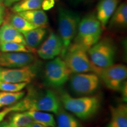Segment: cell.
Listing matches in <instances>:
<instances>
[{
	"label": "cell",
	"instance_id": "cell-1",
	"mask_svg": "<svg viewBox=\"0 0 127 127\" xmlns=\"http://www.w3.org/2000/svg\"><path fill=\"white\" fill-rule=\"evenodd\" d=\"M60 99L65 109L82 120L93 117L101 105V99L97 96L87 95L75 98L66 92H63Z\"/></svg>",
	"mask_w": 127,
	"mask_h": 127
},
{
	"label": "cell",
	"instance_id": "cell-2",
	"mask_svg": "<svg viewBox=\"0 0 127 127\" xmlns=\"http://www.w3.org/2000/svg\"><path fill=\"white\" fill-rule=\"evenodd\" d=\"M20 111H41L57 114L62 108L60 98L50 90L31 93L18 102Z\"/></svg>",
	"mask_w": 127,
	"mask_h": 127
},
{
	"label": "cell",
	"instance_id": "cell-3",
	"mask_svg": "<svg viewBox=\"0 0 127 127\" xmlns=\"http://www.w3.org/2000/svg\"><path fill=\"white\" fill-rule=\"evenodd\" d=\"M102 29L96 15L94 13L89 14L79 21L74 43L88 51L99 40Z\"/></svg>",
	"mask_w": 127,
	"mask_h": 127
},
{
	"label": "cell",
	"instance_id": "cell-4",
	"mask_svg": "<svg viewBox=\"0 0 127 127\" xmlns=\"http://www.w3.org/2000/svg\"><path fill=\"white\" fill-rule=\"evenodd\" d=\"M58 31L63 44L61 56L64 57L77 34L81 19L79 14L65 8H58Z\"/></svg>",
	"mask_w": 127,
	"mask_h": 127
},
{
	"label": "cell",
	"instance_id": "cell-5",
	"mask_svg": "<svg viewBox=\"0 0 127 127\" xmlns=\"http://www.w3.org/2000/svg\"><path fill=\"white\" fill-rule=\"evenodd\" d=\"M71 73H95L96 66L92 63L87 51L75 43L71 44L63 57Z\"/></svg>",
	"mask_w": 127,
	"mask_h": 127
},
{
	"label": "cell",
	"instance_id": "cell-6",
	"mask_svg": "<svg viewBox=\"0 0 127 127\" xmlns=\"http://www.w3.org/2000/svg\"><path fill=\"white\" fill-rule=\"evenodd\" d=\"M87 52L92 63L97 67L105 68L114 64L115 46L110 38L99 40Z\"/></svg>",
	"mask_w": 127,
	"mask_h": 127
},
{
	"label": "cell",
	"instance_id": "cell-7",
	"mask_svg": "<svg viewBox=\"0 0 127 127\" xmlns=\"http://www.w3.org/2000/svg\"><path fill=\"white\" fill-rule=\"evenodd\" d=\"M71 73L64 59L56 57L46 64L44 78L48 85L59 88L67 82Z\"/></svg>",
	"mask_w": 127,
	"mask_h": 127
},
{
	"label": "cell",
	"instance_id": "cell-8",
	"mask_svg": "<svg viewBox=\"0 0 127 127\" xmlns=\"http://www.w3.org/2000/svg\"><path fill=\"white\" fill-rule=\"evenodd\" d=\"M95 74L102 79L105 86L114 91H120L127 77V66L123 64H112L105 68L96 66Z\"/></svg>",
	"mask_w": 127,
	"mask_h": 127
},
{
	"label": "cell",
	"instance_id": "cell-9",
	"mask_svg": "<svg viewBox=\"0 0 127 127\" xmlns=\"http://www.w3.org/2000/svg\"><path fill=\"white\" fill-rule=\"evenodd\" d=\"M38 72V66L35 64L22 68L0 66V81L11 83L31 82Z\"/></svg>",
	"mask_w": 127,
	"mask_h": 127
},
{
	"label": "cell",
	"instance_id": "cell-10",
	"mask_svg": "<svg viewBox=\"0 0 127 127\" xmlns=\"http://www.w3.org/2000/svg\"><path fill=\"white\" fill-rule=\"evenodd\" d=\"M99 78L95 73H78L72 76L70 86L74 93L78 95H91L99 86Z\"/></svg>",
	"mask_w": 127,
	"mask_h": 127
},
{
	"label": "cell",
	"instance_id": "cell-11",
	"mask_svg": "<svg viewBox=\"0 0 127 127\" xmlns=\"http://www.w3.org/2000/svg\"><path fill=\"white\" fill-rule=\"evenodd\" d=\"M35 57L30 52H2L0 51V66L22 68L34 63Z\"/></svg>",
	"mask_w": 127,
	"mask_h": 127
},
{
	"label": "cell",
	"instance_id": "cell-12",
	"mask_svg": "<svg viewBox=\"0 0 127 127\" xmlns=\"http://www.w3.org/2000/svg\"><path fill=\"white\" fill-rule=\"evenodd\" d=\"M63 44L61 38L56 33L51 32L37 51V54L43 60H52L61 54Z\"/></svg>",
	"mask_w": 127,
	"mask_h": 127
},
{
	"label": "cell",
	"instance_id": "cell-13",
	"mask_svg": "<svg viewBox=\"0 0 127 127\" xmlns=\"http://www.w3.org/2000/svg\"><path fill=\"white\" fill-rule=\"evenodd\" d=\"M121 0H100L96 8V17L104 28L115 12Z\"/></svg>",
	"mask_w": 127,
	"mask_h": 127
},
{
	"label": "cell",
	"instance_id": "cell-14",
	"mask_svg": "<svg viewBox=\"0 0 127 127\" xmlns=\"http://www.w3.org/2000/svg\"><path fill=\"white\" fill-rule=\"evenodd\" d=\"M111 119L106 127H127V105L121 104L110 107Z\"/></svg>",
	"mask_w": 127,
	"mask_h": 127
},
{
	"label": "cell",
	"instance_id": "cell-15",
	"mask_svg": "<svg viewBox=\"0 0 127 127\" xmlns=\"http://www.w3.org/2000/svg\"><path fill=\"white\" fill-rule=\"evenodd\" d=\"M7 42H15L26 45L23 35L9 23H5L0 27V43Z\"/></svg>",
	"mask_w": 127,
	"mask_h": 127
},
{
	"label": "cell",
	"instance_id": "cell-16",
	"mask_svg": "<svg viewBox=\"0 0 127 127\" xmlns=\"http://www.w3.org/2000/svg\"><path fill=\"white\" fill-rule=\"evenodd\" d=\"M109 23V27L115 29H122L127 25V5L123 2L118 5L115 12L111 16Z\"/></svg>",
	"mask_w": 127,
	"mask_h": 127
},
{
	"label": "cell",
	"instance_id": "cell-17",
	"mask_svg": "<svg viewBox=\"0 0 127 127\" xmlns=\"http://www.w3.org/2000/svg\"><path fill=\"white\" fill-rule=\"evenodd\" d=\"M17 14L37 27H46L48 24L47 14L41 9L27 11Z\"/></svg>",
	"mask_w": 127,
	"mask_h": 127
},
{
	"label": "cell",
	"instance_id": "cell-18",
	"mask_svg": "<svg viewBox=\"0 0 127 127\" xmlns=\"http://www.w3.org/2000/svg\"><path fill=\"white\" fill-rule=\"evenodd\" d=\"M46 27H38L23 34L27 46L34 50L41 44L47 34Z\"/></svg>",
	"mask_w": 127,
	"mask_h": 127
},
{
	"label": "cell",
	"instance_id": "cell-19",
	"mask_svg": "<svg viewBox=\"0 0 127 127\" xmlns=\"http://www.w3.org/2000/svg\"><path fill=\"white\" fill-rule=\"evenodd\" d=\"M26 112L31 117L34 123L39 124L45 127H57L56 121L54 115L50 112L35 110L26 111Z\"/></svg>",
	"mask_w": 127,
	"mask_h": 127
},
{
	"label": "cell",
	"instance_id": "cell-20",
	"mask_svg": "<svg viewBox=\"0 0 127 127\" xmlns=\"http://www.w3.org/2000/svg\"><path fill=\"white\" fill-rule=\"evenodd\" d=\"M56 115L57 127H82L79 121L74 116L63 110V108Z\"/></svg>",
	"mask_w": 127,
	"mask_h": 127
},
{
	"label": "cell",
	"instance_id": "cell-21",
	"mask_svg": "<svg viewBox=\"0 0 127 127\" xmlns=\"http://www.w3.org/2000/svg\"><path fill=\"white\" fill-rule=\"evenodd\" d=\"M9 23L22 34H24L30 30L38 28L37 27L32 24L31 23H30L27 20H25L17 13L14 14L11 16Z\"/></svg>",
	"mask_w": 127,
	"mask_h": 127
},
{
	"label": "cell",
	"instance_id": "cell-22",
	"mask_svg": "<svg viewBox=\"0 0 127 127\" xmlns=\"http://www.w3.org/2000/svg\"><path fill=\"white\" fill-rule=\"evenodd\" d=\"M25 91H21L17 93H7L0 91V109L12 105L24 97Z\"/></svg>",
	"mask_w": 127,
	"mask_h": 127
},
{
	"label": "cell",
	"instance_id": "cell-23",
	"mask_svg": "<svg viewBox=\"0 0 127 127\" xmlns=\"http://www.w3.org/2000/svg\"><path fill=\"white\" fill-rule=\"evenodd\" d=\"M43 0H21L12 7V11L15 13L27 11L40 9Z\"/></svg>",
	"mask_w": 127,
	"mask_h": 127
},
{
	"label": "cell",
	"instance_id": "cell-24",
	"mask_svg": "<svg viewBox=\"0 0 127 127\" xmlns=\"http://www.w3.org/2000/svg\"><path fill=\"white\" fill-rule=\"evenodd\" d=\"M33 122L32 119L26 111H20L11 116L9 123L17 127H27Z\"/></svg>",
	"mask_w": 127,
	"mask_h": 127
},
{
	"label": "cell",
	"instance_id": "cell-25",
	"mask_svg": "<svg viewBox=\"0 0 127 127\" xmlns=\"http://www.w3.org/2000/svg\"><path fill=\"white\" fill-rule=\"evenodd\" d=\"M0 51L2 52H30L32 53L34 50H32L23 44L15 42H7L0 43Z\"/></svg>",
	"mask_w": 127,
	"mask_h": 127
},
{
	"label": "cell",
	"instance_id": "cell-26",
	"mask_svg": "<svg viewBox=\"0 0 127 127\" xmlns=\"http://www.w3.org/2000/svg\"><path fill=\"white\" fill-rule=\"evenodd\" d=\"M28 83H11V82L0 81V91L7 93H17L23 91Z\"/></svg>",
	"mask_w": 127,
	"mask_h": 127
},
{
	"label": "cell",
	"instance_id": "cell-27",
	"mask_svg": "<svg viewBox=\"0 0 127 127\" xmlns=\"http://www.w3.org/2000/svg\"><path fill=\"white\" fill-rule=\"evenodd\" d=\"M12 112H20V108H19L18 102L13 104V105L6 108L0 111V123L2 121L8 114Z\"/></svg>",
	"mask_w": 127,
	"mask_h": 127
},
{
	"label": "cell",
	"instance_id": "cell-28",
	"mask_svg": "<svg viewBox=\"0 0 127 127\" xmlns=\"http://www.w3.org/2000/svg\"><path fill=\"white\" fill-rule=\"evenodd\" d=\"M55 5V0H43L41 4V8L44 11L51 9Z\"/></svg>",
	"mask_w": 127,
	"mask_h": 127
},
{
	"label": "cell",
	"instance_id": "cell-29",
	"mask_svg": "<svg viewBox=\"0 0 127 127\" xmlns=\"http://www.w3.org/2000/svg\"><path fill=\"white\" fill-rule=\"evenodd\" d=\"M120 91H121L122 95H123V98L124 101L127 102V81L124 82L122 85Z\"/></svg>",
	"mask_w": 127,
	"mask_h": 127
},
{
	"label": "cell",
	"instance_id": "cell-30",
	"mask_svg": "<svg viewBox=\"0 0 127 127\" xmlns=\"http://www.w3.org/2000/svg\"><path fill=\"white\" fill-rule=\"evenodd\" d=\"M5 14V10L4 5L2 3H0V27L4 23Z\"/></svg>",
	"mask_w": 127,
	"mask_h": 127
},
{
	"label": "cell",
	"instance_id": "cell-31",
	"mask_svg": "<svg viewBox=\"0 0 127 127\" xmlns=\"http://www.w3.org/2000/svg\"><path fill=\"white\" fill-rule=\"evenodd\" d=\"M20 1H21V0H4L3 2H4L5 5L9 7V6H11L12 5L15 4V3L18 2Z\"/></svg>",
	"mask_w": 127,
	"mask_h": 127
},
{
	"label": "cell",
	"instance_id": "cell-32",
	"mask_svg": "<svg viewBox=\"0 0 127 127\" xmlns=\"http://www.w3.org/2000/svg\"><path fill=\"white\" fill-rule=\"evenodd\" d=\"M27 127H45L44 126V125L34 123L33 122L32 123H31V124H30Z\"/></svg>",
	"mask_w": 127,
	"mask_h": 127
},
{
	"label": "cell",
	"instance_id": "cell-33",
	"mask_svg": "<svg viewBox=\"0 0 127 127\" xmlns=\"http://www.w3.org/2000/svg\"><path fill=\"white\" fill-rule=\"evenodd\" d=\"M0 127H17L15 126H14L9 124V123H3L0 125Z\"/></svg>",
	"mask_w": 127,
	"mask_h": 127
},
{
	"label": "cell",
	"instance_id": "cell-34",
	"mask_svg": "<svg viewBox=\"0 0 127 127\" xmlns=\"http://www.w3.org/2000/svg\"><path fill=\"white\" fill-rule=\"evenodd\" d=\"M72 1L73 2L78 3V2H83V1H87V0H72Z\"/></svg>",
	"mask_w": 127,
	"mask_h": 127
},
{
	"label": "cell",
	"instance_id": "cell-35",
	"mask_svg": "<svg viewBox=\"0 0 127 127\" xmlns=\"http://www.w3.org/2000/svg\"><path fill=\"white\" fill-rule=\"evenodd\" d=\"M4 2V0H0V3H2Z\"/></svg>",
	"mask_w": 127,
	"mask_h": 127
}]
</instances>
